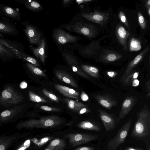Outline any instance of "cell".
I'll use <instances>...</instances> for the list:
<instances>
[{
  "mask_svg": "<svg viewBox=\"0 0 150 150\" xmlns=\"http://www.w3.org/2000/svg\"><path fill=\"white\" fill-rule=\"evenodd\" d=\"M137 120L131 135L136 138L142 139L147 137L150 131V113L146 104L137 113Z\"/></svg>",
  "mask_w": 150,
  "mask_h": 150,
  "instance_id": "1",
  "label": "cell"
},
{
  "mask_svg": "<svg viewBox=\"0 0 150 150\" xmlns=\"http://www.w3.org/2000/svg\"><path fill=\"white\" fill-rule=\"evenodd\" d=\"M23 95L13 86L5 85L0 93V109H5L23 104Z\"/></svg>",
  "mask_w": 150,
  "mask_h": 150,
  "instance_id": "2",
  "label": "cell"
},
{
  "mask_svg": "<svg viewBox=\"0 0 150 150\" xmlns=\"http://www.w3.org/2000/svg\"><path fill=\"white\" fill-rule=\"evenodd\" d=\"M64 121L60 117L52 115L42 117L39 119H31L21 121L17 123L16 127L18 129L53 127L62 124Z\"/></svg>",
  "mask_w": 150,
  "mask_h": 150,
  "instance_id": "3",
  "label": "cell"
},
{
  "mask_svg": "<svg viewBox=\"0 0 150 150\" xmlns=\"http://www.w3.org/2000/svg\"><path fill=\"white\" fill-rule=\"evenodd\" d=\"M25 105L23 103L0 112V126L15 122L21 118L25 110Z\"/></svg>",
  "mask_w": 150,
  "mask_h": 150,
  "instance_id": "4",
  "label": "cell"
},
{
  "mask_svg": "<svg viewBox=\"0 0 150 150\" xmlns=\"http://www.w3.org/2000/svg\"><path fill=\"white\" fill-rule=\"evenodd\" d=\"M132 122L131 119L128 120L119 129L116 135L109 140L107 144L108 150H116L119 146L124 143L127 137Z\"/></svg>",
  "mask_w": 150,
  "mask_h": 150,
  "instance_id": "5",
  "label": "cell"
},
{
  "mask_svg": "<svg viewBox=\"0 0 150 150\" xmlns=\"http://www.w3.org/2000/svg\"><path fill=\"white\" fill-rule=\"evenodd\" d=\"M70 145L72 147L86 144L94 141L98 137V135L89 133H71L67 134Z\"/></svg>",
  "mask_w": 150,
  "mask_h": 150,
  "instance_id": "6",
  "label": "cell"
},
{
  "mask_svg": "<svg viewBox=\"0 0 150 150\" xmlns=\"http://www.w3.org/2000/svg\"><path fill=\"white\" fill-rule=\"evenodd\" d=\"M21 24L25 27L23 31L30 43L32 45H39L41 41V34L26 21H22Z\"/></svg>",
  "mask_w": 150,
  "mask_h": 150,
  "instance_id": "7",
  "label": "cell"
},
{
  "mask_svg": "<svg viewBox=\"0 0 150 150\" xmlns=\"http://www.w3.org/2000/svg\"><path fill=\"white\" fill-rule=\"evenodd\" d=\"M23 137V134L19 133L11 134H4L0 135V150H6Z\"/></svg>",
  "mask_w": 150,
  "mask_h": 150,
  "instance_id": "8",
  "label": "cell"
},
{
  "mask_svg": "<svg viewBox=\"0 0 150 150\" xmlns=\"http://www.w3.org/2000/svg\"><path fill=\"white\" fill-rule=\"evenodd\" d=\"M0 13L8 18L18 21H20L22 19L21 14L18 8H14L0 3Z\"/></svg>",
  "mask_w": 150,
  "mask_h": 150,
  "instance_id": "9",
  "label": "cell"
},
{
  "mask_svg": "<svg viewBox=\"0 0 150 150\" xmlns=\"http://www.w3.org/2000/svg\"><path fill=\"white\" fill-rule=\"evenodd\" d=\"M0 21V33L4 35L17 36L18 31L15 25L5 17Z\"/></svg>",
  "mask_w": 150,
  "mask_h": 150,
  "instance_id": "10",
  "label": "cell"
},
{
  "mask_svg": "<svg viewBox=\"0 0 150 150\" xmlns=\"http://www.w3.org/2000/svg\"><path fill=\"white\" fill-rule=\"evenodd\" d=\"M137 100L135 96H129L123 101L118 118L119 122L120 120L125 117L134 107L137 102Z\"/></svg>",
  "mask_w": 150,
  "mask_h": 150,
  "instance_id": "11",
  "label": "cell"
},
{
  "mask_svg": "<svg viewBox=\"0 0 150 150\" xmlns=\"http://www.w3.org/2000/svg\"><path fill=\"white\" fill-rule=\"evenodd\" d=\"M82 16L88 21L100 24L107 21L109 18L108 14L97 11L94 13H84L82 14Z\"/></svg>",
  "mask_w": 150,
  "mask_h": 150,
  "instance_id": "12",
  "label": "cell"
},
{
  "mask_svg": "<svg viewBox=\"0 0 150 150\" xmlns=\"http://www.w3.org/2000/svg\"><path fill=\"white\" fill-rule=\"evenodd\" d=\"M99 117L106 131L115 129L116 125L114 118L110 115L100 109H98Z\"/></svg>",
  "mask_w": 150,
  "mask_h": 150,
  "instance_id": "13",
  "label": "cell"
},
{
  "mask_svg": "<svg viewBox=\"0 0 150 150\" xmlns=\"http://www.w3.org/2000/svg\"><path fill=\"white\" fill-rule=\"evenodd\" d=\"M95 99L102 107L107 109H110L117 104L116 100L108 95H94Z\"/></svg>",
  "mask_w": 150,
  "mask_h": 150,
  "instance_id": "14",
  "label": "cell"
},
{
  "mask_svg": "<svg viewBox=\"0 0 150 150\" xmlns=\"http://www.w3.org/2000/svg\"><path fill=\"white\" fill-rule=\"evenodd\" d=\"M54 36L58 43L60 44L74 42L77 39L76 37L73 36L63 30L59 29L55 31Z\"/></svg>",
  "mask_w": 150,
  "mask_h": 150,
  "instance_id": "15",
  "label": "cell"
},
{
  "mask_svg": "<svg viewBox=\"0 0 150 150\" xmlns=\"http://www.w3.org/2000/svg\"><path fill=\"white\" fill-rule=\"evenodd\" d=\"M64 57L74 72L83 78L91 80V78L82 70L74 57L70 55H64Z\"/></svg>",
  "mask_w": 150,
  "mask_h": 150,
  "instance_id": "16",
  "label": "cell"
},
{
  "mask_svg": "<svg viewBox=\"0 0 150 150\" xmlns=\"http://www.w3.org/2000/svg\"><path fill=\"white\" fill-rule=\"evenodd\" d=\"M0 44L11 50L15 54L18 51L23 52V46L20 42L0 37Z\"/></svg>",
  "mask_w": 150,
  "mask_h": 150,
  "instance_id": "17",
  "label": "cell"
},
{
  "mask_svg": "<svg viewBox=\"0 0 150 150\" xmlns=\"http://www.w3.org/2000/svg\"><path fill=\"white\" fill-rule=\"evenodd\" d=\"M55 88L64 96L69 98L79 99V93L74 89L58 84L54 85Z\"/></svg>",
  "mask_w": 150,
  "mask_h": 150,
  "instance_id": "18",
  "label": "cell"
},
{
  "mask_svg": "<svg viewBox=\"0 0 150 150\" xmlns=\"http://www.w3.org/2000/svg\"><path fill=\"white\" fill-rule=\"evenodd\" d=\"M149 49V47H147L136 56L134 59L129 63L122 76V78L126 76L132 71L133 69L142 59Z\"/></svg>",
  "mask_w": 150,
  "mask_h": 150,
  "instance_id": "19",
  "label": "cell"
},
{
  "mask_svg": "<svg viewBox=\"0 0 150 150\" xmlns=\"http://www.w3.org/2000/svg\"><path fill=\"white\" fill-rule=\"evenodd\" d=\"M54 74L57 77L62 81L76 88L78 87L74 80L69 74L62 71L56 70Z\"/></svg>",
  "mask_w": 150,
  "mask_h": 150,
  "instance_id": "20",
  "label": "cell"
},
{
  "mask_svg": "<svg viewBox=\"0 0 150 150\" xmlns=\"http://www.w3.org/2000/svg\"><path fill=\"white\" fill-rule=\"evenodd\" d=\"M18 59L16 55L10 49L0 44V60L4 62Z\"/></svg>",
  "mask_w": 150,
  "mask_h": 150,
  "instance_id": "21",
  "label": "cell"
},
{
  "mask_svg": "<svg viewBox=\"0 0 150 150\" xmlns=\"http://www.w3.org/2000/svg\"><path fill=\"white\" fill-rule=\"evenodd\" d=\"M116 33L120 43L123 46L124 49H126L127 39L129 35V33L125 30L123 26L119 25L117 28Z\"/></svg>",
  "mask_w": 150,
  "mask_h": 150,
  "instance_id": "22",
  "label": "cell"
},
{
  "mask_svg": "<svg viewBox=\"0 0 150 150\" xmlns=\"http://www.w3.org/2000/svg\"><path fill=\"white\" fill-rule=\"evenodd\" d=\"M33 53L43 63L45 62V42L44 39H42L37 48L32 47L30 46Z\"/></svg>",
  "mask_w": 150,
  "mask_h": 150,
  "instance_id": "23",
  "label": "cell"
},
{
  "mask_svg": "<svg viewBox=\"0 0 150 150\" xmlns=\"http://www.w3.org/2000/svg\"><path fill=\"white\" fill-rule=\"evenodd\" d=\"M77 126L83 129L100 131L101 130V126L96 122L88 120L82 121L78 123Z\"/></svg>",
  "mask_w": 150,
  "mask_h": 150,
  "instance_id": "24",
  "label": "cell"
},
{
  "mask_svg": "<svg viewBox=\"0 0 150 150\" xmlns=\"http://www.w3.org/2000/svg\"><path fill=\"white\" fill-rule=\"evenodd\" d=\"M66 145L65 140L60 138H56L52 140L47 148L50 150H57L64 148Z\"/></svg>",
  "mask_w": 150,
  "mask_h": 150,
  "instance_id": "25",
  "label": "cell"
},
{
  "mask_svg": "<svg viewBox=\"0 0 150 150\" xmlns=\"http://www.w3.org/2000/svg\"><path fill=\"white\" fill-rule=\"evenodd\" d=\"M18 3L23 4L28 9L33 11H37L42 8L41 5L38 2L33 1L14 0Z\"/></svg>",
  "mask_w": 150,
  "mask_h": 150,
  "instance_id": "26",
  "label": "cell"
},
{
  "mask_svg": "<svg viewBox=\"0 0 150 150\" xmlns=\"http://www.w3.org/2000/svg\"><path fill=\"white\" fill-rule=\"evenodd\" d=\"M15 54L19 59L25 61L35 66H40L39 63L36 59L24 52L18 51L16 52Z\"/></svg>",
  "mask_w": 150,
  "mask_h": 150,
  "instance_id": "27",
  "label": "cell"
},
{
  "mask_svg": "<svg viewBox=\"0 0 150 150\" xmlns=\"http://www.w3.org/2000/svg\"><path fill=\"white\" fill-rule=\"evenodd\" d=\"M65 101L70 109L77 112H78L82 108L87 107L84 104L73 100L66 99Z\"/></svg>",
  "mask_w": 150,
  "mask_h": 150,
  "instance_id": "28",
  "label": "cell"
},
{
  "mask_svg": "<svg viewBox=\"0 0 150 150\" xmlns=\"http://www.w3.org/2000/svg\"><path fill=\"white\" fill-rule=\"evenodd\" d=\"M81 67L84 71L91 76L95 78L99 77V70L96 67L85 64L81 65Z\"/></svg>",
  "mask_w": 150,
  "mask_h": 150,
  "instance_id": "29",
  "label": "cell"
},
{
  "mask_svg": "<svg viewBox=\"0 0 150 150\" xmlns=\"http://www.w3.org/2000/svg\"><path fill=\"white\" fill-rule=\"evenodd\" d=\"M75 31L88 37H93L95 34L94 30L88 26H84L79 28H75Z\"/></svg>",
  "mask_w": 150,
  "mask_h": 150,
  "instance_id": "30",
  "label": "cell"
},
{
  "mask_svg": "<svg viewBox=\"0 0 150 150\" xmlns=\"http://www.w3.org/2000/svg\"><path fill=\"white\" fill-rule=\"evenodd\" d=\"M26 67L33 74L37 75L44 77L46 76L44 72L29 62H26L25 64Z\"/></svg>",
  "mask_w": 150,
  "mask_h": 150,
  "instance_id": "31",
  "label": "cell"
},
{
  "mask_svg": "<svg viewBox=\"0 0 150 150\" xmlns=\"http://www.w3.org/2000/svg\"><path fill=\"white\" fill-rule=\"evenodd\" d=\"M139 75V72L132 71L126 76L121 79V81L125 84H130L134 79L137 78Z\"/></svg>",
  "mask_w": 150,
  "mask_h": 150,
  "instance_id": "32",
  "label": "cell"
},
{
  "mask_svg": "<svg viewBox=\"0 0 150 150\" xmlns=\"http://www.w3.org/2000/svg\"><path fill=\"white\" fill-rule=\"evenodd\" d=\"M28 94L30 100L36 103H47V101L43 98L35 94L30 91H28Z\"/></svg>",
  "mask_w": 150,
  "mask_h": 150,
  "instance_id": "33",
  "label": "cell"
},
{
  "mask_svg": "<svg viewBox=\"0 0 150 150\" xmlns=\"http://www.w3.org/2000/svg\"><path fill=\"white\" fill-rule=\"evenodd\" d=\"M122 57L121 55L115 53H110L105 56L103 60L105 62H112L116 61Z\"/></svg>",
  "mask_w": 150,
  "mask_h": 150,
  "instance_id": "34",
  "label": "cell"
},
{
  "mask_svg": "<svg viewBox=\"0 0 150 150\" xmlns=\"http://www.w3.org/2000/svg\"><path fill=\"white\" fill-rule=\"evenodd\" d=\"M42 91L45 95L51 100L56 102H58L59 101V99L57 97L46 89H43L42 90Z\"/></svg>",
  "mask_w": 150,
  "mask_h": 150,
  "instance_id": "35",
  "label": "cell"
},
{
  "mask_svg": "<svg viewBox=\"0 0 150 150\" xmlns=\"http://www.w3.org/2000/svg\"><path fill=\"white\" fill-rule=\"evenodd\" d=\"M130 47L131 51L138 50L141 47L139 42L134 38L131 41Z\"/></svg>",
  "mask_w": 150,
  "mask_h": 150,
  "instance_id": "36",
  "label": "cell"
},
{
  "mask_svg": "<svg viewBox=\"0 0 150 150\" xmlns=\"http://www.w3.org/2000/svg\"><path fill=\"white\" fill-rule=\"evenodd\" d=\"M138 21L139 24L142 29H144L146 25L145 20L141 13H138Z\"/></svg>",
  "mask_w": 150,
  "mask_h": 150,
  "instance_id": "37",
  "label": "cell"
},
{
  "mask_svg": "<svg viewBox=\"0 0 150 150\" xmlns=\"http://www.w3.org/2000/svg\"><path fill=\"white\" fill-rule=\"evenodd\" d=\"M29 140H28L15 148L13 150H25L28 148L30 145Z\"/></svg>",
  "mask_w": 150,
  "mask_h": 150,
  "instance_id": "38",
  "label": "cell"
},
{
  "mask_svg": "<svg viewBox=\"0 0 150 150\" xmlns=\"http://www.w3.org/2000/svg\"><path fill=\"white\" fill-rule=\"evenodd\" d=\"M40 108L42 110L47 111L60 112L61 110L60 108L47 106L42 105L40 106Z\"/></svg>",
  "mask_w": 150,
  "mask_h": 150,
  "instance_id": "39",
  "label": "cell"
},
{
  "mask_svg": "<svg viewBox=\"0 0 150 150\" xmlns=\"http://www.w3.org/2000/svg\"><path fill=\"white\" fill-rule=\"evenodd\" d=\"M119 17L121 22L126 26H128V23L124 13L122 11H120L119 13Z\"/></svg>",
  "mask_w": 150,
  "mask_h": 150,
  "instance_id": "40",
  "label": "cell"
},
{
  "mask_svg": "<svg viewBox=\"0 0 150 150\" xmlns=\"http://www.w3.org/2000/svg\"><path fill=\"white\" fill-rule=\"evenodd\" d=\"M81 98L82 100L86 101L89 99V97L88 95L84 91H82L80 95Z\"/></svg>",
  "mask_w": 150,
  "mask_h": 150,
  "instance_id": "41",
  "label": "cell"
},
{
  "mask_svg": "<svg viewBox=\"0 0 150 150\" xmlns=\"http://www.w3.org/2000/svg\"><path fill=\"white\" fill-rule=\"evenodd\" d=\"M91 111L87 107H83L78 112L79 114L81 115L91 112Z\"/></svg>",
  "mask_w": 150,
  "mask_h": 150,
  "instance_id": "42",
  "label": "cell"
},
{
  "mask_svg": "<svg viewBox=\"0 0 150 150\" xmlns=\"http://www.w3.org/2000/svg\"><path fill=\"white\" fill-rule=\"evenodd\" d=\"M95 149V147L83 146L78 147L75 150H94Z\"/></svg>",
  "mask_w": 150,
  "mask_h": 150,
  "instance_id": "43",
  "label": "cell"
},
{
  "mask_svg": "<svg viewBox=\"0 0 150 150\" xmlns=\"http://www.w3.org/2000/svg\"><path fill=\"white\" fill-rule=\"evenodd\" d=\"M107 74L109 77L111 78L115 77L117 75V72L113 71H108Z\"/></svg>",
  "mask_w": 150,
  "mask_h": 150,
  "instance_id": "44",
  "label": "cell"
},
{
  "mask_svg": "<svg viewBox=\"0 0 150 150\" xmlns=\"http://www.w3.org/2000/svg\"><path fill=\"white\" fill-rule=\"evenodd\" d=\"M150 80H149L145 83L146 89L149 95H150Z\"/></svg>",
  "mask_w": 150,
  "mask_h": 150,
  "instance_id": "45",
  "label": "cell"
},
{
  "mask_svg": "<svg viewBox=\"0 0 150 150\" xmlns=\"http://www.w3.org/2000/svg\"><path fill=\"white\" fill-rule=\"evenodd\" d=\"M139 84V81L137 79H134L132 82V85L133 86L137 87Z\"/></svg>",
  "mask_w": 150,
  "mask_h": 150,
  "instance_id": "46",
  "label": "cell"
},
{
  "mask_svg": "<svg viewBox=\"0 0 150 150\" xmlns=\"http://www.w3.org/2000/svg\"><path fill=\"white\" fill-rule=\"evenodd\" d=\"M124 150H144V149L142 148L127 147L125 148Z\"/></svg>",
  "mask_w": 150,
  "mask_h": 150,
  "instance_id": "47",
  "label": "cell"
},
{
  "mask_svg": "<svg viewBox=\"0 0 150 150\" xmlns=\"http://www.w3.org/2000/svg\"><path fill=\"white\" fill-rule=\"evenodd\" d=\"M27 86V83L25 81L22 82L20 84V87L21 88L24 89L26 88Z\"/></svg>",
  "mask_w": 150,
  "mask_h": 150,
  "instance_id": "48",
  "label": "cell"
},
{
  "mask_svg": "<svg viewBox=\"0 0 150 150\" xmlns=\"http://www.w3.org/2000/svg\"><path fill=\"white\" fill-rule=\"evenodd\" d=\"M91 0H77L76 1V2L78 3V4H81L83 3L84 2H87L90 1H91Z\"/></svg>",
  "mask_w": 150,
  "mask_h": 150,
  "instance_id": "49",
  "label": "cell"
},
{
  "mask_svg": "<svg viewBox=\"0 0 150 150\" xmlns=\"http://www.w3.org/2000/svg\"><path fill=\"white\" fill-rule=\"evenodd\" d=\"M71 1L70 0H64L63 1V3L64 4H65L69 3Z\"/></svg>",
  "mask_w": 150,
  "mask_h": 150,
  "instance_id": "50",
  "label": "cell"
},
{
  "mask_svg": "<svg viewBox=\"0 0 150 150\" xmlns=\"http://www.w3.org/2000/svg\"><path fill=\"white\" fill-rule=\"evenodd\" d=\"M146 5L147 6L149 7L150 5V0H149L147 1V3H146Z\"/></svg>",
  "mask_w": 150,
  "mask_h": 150,
  "instance_id": "51",
  "label": "cell"
},
{
  "mask_svg": "<svg viewBox=\"0 0 150 150\" xmlns=\"http://www.w3.org/2000/svg\"><path fill=\"white\" fill-rule=\"evenodd\" d=\"M148 14L149 15V16H150V7H149V8H148Z\"/></svg>",
  "mask_w": 150,
  "mask_h": 150,
  "instance_id": "52",
  "label": "cell"
},
{
  "mask_svg": "<svg viewBox=\"0 0 150 150\" xmlns=\"http://www.w3.org/2000/svg\"><path fill=\"white\" fill-rule=\"evenodd\" d=\"M4 36V35L0 33V37H3Z\"/></svg>",
  "mask_w": 150,
  "mask_h": 150,
  "instance_id": "53",
  "label": "cell"
},
{
  "mask_svg": "<svg viewBox=\"0 0 150 150\" xmlns=\"http://www.w3.org/2000/svg\"></svg>",
  "mask_w": 150,
  "mask_h": 150,
  "instance_id": "54",
  "label": "cell"
}]
</instances>
